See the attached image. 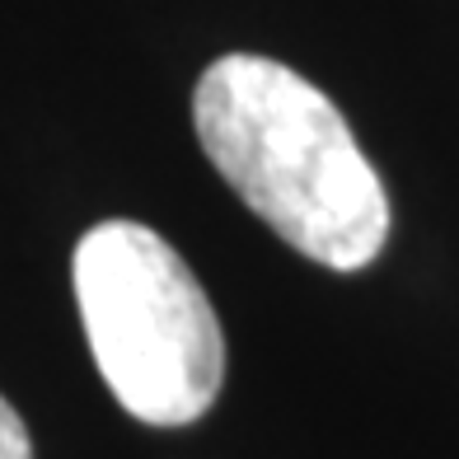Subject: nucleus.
<instances>
[{
  "instance_id": "nucleus-3",
  "label": "nucleus",
  "mask_w": 459,
  "mask_h": 459,
  "mask_svg": "<svg viewBox=\"0 0 459 459\" xmlns=\"http://www.w3.org/2000/svg\"><path fill=\"white\" fill-rule=\"evenodd\" d=\"M0 459H33V441L29 427L5 399H0Z\"/></svg>"
},
{
  "instance_id": "nucleus-1",
  "label": "nucleus",
  "mask_w": 459,
  "mask_h": 459,
  "mask_svg": "<svg viewBox=\"0 0 459 459\" xmlns=\"http://www.w3.org/2000/svg\"><path fill=\"white\" fill-rule=\"evenodd\" d=\"M193 127L216 174L296 254L357 273L385 248V187L338 103L305 75L230 52L197 80Z\"/></svg>"
},
{
  "instance_id": "nucleus-2",
  "label": "nucleus",
  "mask_w": 459,
  "mask_h": 459,
  "mask_svg": "<svg viewBox=\"0 0 459 459\" xmlns=\"http://www.w3.org/2000/svg\"><path fill=\"white\" fill-rule=\"evenodd\" d=\"M75 305L113 399L145 427H187L225 385V338L178 248L141 221H103L75 244Z\"/></svg>"
}]
</instances>
